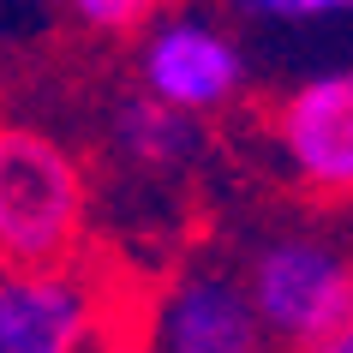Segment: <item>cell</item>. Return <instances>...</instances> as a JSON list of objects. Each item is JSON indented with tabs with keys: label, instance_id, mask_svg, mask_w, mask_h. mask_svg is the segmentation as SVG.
Returning a JSON list of instances; mask_svg holds the SVG:
<instances>
[{
	"label": "cell",
	"instance_id": "1",
	"mask_svg": "<svg viewBox=\"0 0 353 353\" xmlns=\"http://www.w3.org/2000/svg\"><path fill=\"white\" fill-rule=\"evenodd\" d=\"M90 228V174L37 126L0 120V276L66 270Z\"/></svg>",
	"mask_w": 353,
	"mask_h": 353
},
{
	"label": "cell",
	"instance_id": "2",
	"mask_svg": "<svg viewBox=\"0 0 353 353\" xmlns=\"http://www.w3.org/2000/svg\"><path fill=\"white\" fill-rule=\"evenodd\" d=\"M270 347H312L353 323V252L330 234H270L240 276Z\"/></svg>",
	"mask_w": 353,
	"mask_h": 353
},
{
	"label": "cell",
	"instance_id": "3",
	"mask_svg": "<svg viewBox=\"0 0 353 353\" xmlns=\"http://www.w3.org/2000/svg\"><path fill=\"white\" fill-rule=\"evenodd\" d=\"M138 84H144L150 102L186 114H216L228 108L245 84V54L234 48L228 30H216L210 19H162L144 37V54H138Z\"/></svg>",
	"mask_w": 353,
	"mask_h": 353
},
{
	"label": "cell",
	"instance_id": "4",
	"mask_svg": "<svg viewBox=\"0 0 353 353\" xmlns=\"http://www.w3.org/2000/svg\"><path fill=\"white\" fill-rule=\"evenodd\" d=\"M276 150L317 198H353V66L317 72L281 96Z\"/></svg>",
	"mask_w": 353,
	"mask_h": 353
},
{
	"label": "cell",
	"instance_id": "5",
	"mask_svg": "<svg viewBox=\"0 0 353 353\" xmlns=\"http://www.w3.org/2000/svg\"><path fill=\"white\" fill-rule=\"evenodd\" d=\"M150 353H270V335H263L240 276L192 270L156 305Z\"/></svg>",
	"mask_w": 353,
	"mask_h": 353
},
{
	"label": "cell",
	"instance_id": "6",
	"mask_svg": "<svg viewBox=\"0 0 353 353\" xmlns=\"http://www.w3.org/2000/svg\"><path fill=\"white\" fill-rule=\"evenodd\" d=\"M96 335V299L66 270L0 276V353H84Z\"/></svg>",
	"mask_w": 353,
	"mask_h": 353
},
{
	"label": "cell",
	"instance_id": "7",
	"mask_svg": "<svg viewBox=\"0 0 353 353\" xmlns=\"http://www.w3.org/2000/svg\"><path fill=\"white\" fill-rule=\"evenodd\" d=\"M114 144H120L126 162L174 174V168H186L192 150H198V120L162 108V102H150V96L138 90V96H126V102L114 108Z\"/></svg>",
	"mask_w": 353,
	"mask_h": 353
},
{
	"label": "cell",
	"instance_id": "8",
	"mask_svg": "<svg viewBox=\"0 0 353 353\" xmlns=\"http://www.w3.org/2000/svg\"><path fill=\"white\" fill-rule=\"evenodd\" d=\"M252 24H335L353 19V0H228Z\"/></svg>",
	"mask_w": 353,
	"mask_h": 353
},
{
	"label": "cell",
	"instance_id": "9",
	"mask_svg": "<svg viewBox=\"0 0 353 353\" xmlns=\"http://www.w3.org/2000/svg\"><path fill=\"white\" fill-rule=\"evenodd\" d=\"M78 19L90 24V30H108V37H126L138 24L156 12V0H66Z\"/></svg>",
	"mask_w": 353,
	"mask_h": 353
},
{
	"label": "cell",
	"instance_id": "10",
	"mask_svg": "<svg viewBox=\"0 0 353 353\" xmlns=\"http://www.w3.org/2000/svg\"><path fill=\"white\" fill-rule=\"evenodd\" d=\"M294 353H353V323H341L335 335H323V341H312V347H294Z\"/></svg>",
	"mask_w": 353,
	"mask_h": 353
}]
</instances>
